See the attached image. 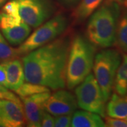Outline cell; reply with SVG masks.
<instances>
[{
    "instance_id": "obj_5",
    "label": "cell",
    "mask_w": 127,
    "mask_h": 127,
    "mask_svg": "<svg viewBox=\"0 0 127 127\" xmlns=\"http://www.w3.org/2000/svg\"><path fill=\"white\" fill-rule=\"evenodd\" d=\"M68 26V18L64 14H57L51 17L36 28L35 31L20 45L17 49L18 55H26L57 39L67 29Z\"/></svg>"
},
{
    "instance_id": "obj_29",
    "label": "cell",
    "mask_w": 127,
    "mask_h": 127,
    "mask_svg": "<svg viewBox=\"0 0 127 127\" xmlns=\"http://www.w3.org/2000/svg\"><path fill=\"white\" fill-rule=\"evenodd\" d=\"M125 4V6H127V2H126V3H125V4Z\"/></svg>"
},
{
    "instance_id": "obj_24",
    "label": "cell",
    "mask_w": 127,
    "mask_h": 127,
    "mask_svg": "<svg viewBox=\"0 0 127 127\" xmlns=\"http://www.w3.org/2000/svg\"><path fill=\"white\" fill-rule=\"evenodd\" d=\"M40 127H55V117L51 114L45 111L41 118Z\"/></svg>"
},
{
    "instance_id": "obj_26",
    "label": "cell",
    "mask_w": 127,
    "mask_h": 127,
    "mask_svg": "<svg viewBox=\"0 0 127 127\" xmlns=\"http://www.w3.org/2000/svg\"><path fill=\"white\" fill-rule=\"evenodd\" d=\"M57 1L60 4H62L67 8H71L75 6L80 1V0H57Z\"/></svg>"
},
{
    "instance_id": "obj_12",
    "label": "cell",
    "mask_w": 127,
    "mask_h": 127,
    "mask_svg": "<svg viewBox=\"0 0 127 127\" xmlns=\"http://www.w3.org/2000/svg\"><path fill=\"white\" fill-rule=\"evenodd\" d=\"M71 127H104L106 124L99 114L83 109L76 110L73 113Z\"/></svg>"
},
{
    "instance_id": "obj_14",
    "label": "cell",
    "mask_w": 127,
    "mask_h": 127,
    "mask_svg": "<svg viewBox=\"0 0 127 127\" xmlns=\"http://www.w3.org/2000/svg\"><path fill=\"white\" fill-rule=\"evenodd\" d=\"M106 107V113L112 118H127V96L113 93Z\"/></svg>"
},
{
    "instance_id": "obj_11",
    "label": "cell",
    "mask_w": 127,
    "mask_h": 127,
    "mask_svg": "<svg viewBox=\"0 0 127 127\" xmlns=\"http://www.w3.org/2000/svg\"><path fill=\"white\" fill-rule=\"evenodd\" d=\"M6 71L7 88L16 91L25 81L23 62L17 59L9 60L1 64Z\"/></svg>"
},
{
    "instance_id": "obj_7",
    "label": "cell",
    "mask_w": 127,
    "mask_h": 127,
    "mask_svg": "<svg viewBox=\"0 0 127 127\" xmlns=\"http://www.w3.org/2000/svg\"><path fill=\"white\" fill-rule=\"evenodd\" d=\"M22 21L36 28L55 14V6L52 0H16Z\"/></svg>"
},
{
    "instance_id": "obj_22",
    "label": "cell",
    "mask_w": 127,
    "mask_h": 127,
    "mask_svg": "<svg viewBox=\"0 0 127 127\" xmlns=\"http://www.w3.org/2000/svg\"><path fill=\"white\" fill-rule=\"evenodd\" d=\"M0 100H10L17 102H21L16 95L9 91L7 88L1 85H0Z\"/></svg>"
},
{
    "instance_id": "obj_16",
    "label": "cell",
    "mask_w": 127,
    "mask_h": 127,
    "mask_svg": "<svg viewBox=\"0 0 127 127\" xmlns=\"http://www.w3.org/2000/svg\"><path fill=\"white\" fill-rule=\"evenodd\" d=\"M114 89L120 95L127 94V55H124L114 82Z\"/></svg>"
},
{
    "instance_id": "obj_18",
    "label": "cell",
    "mask_w": 127,
    "mask_h": 127,
    "mask_svg": "<svg viewBox=\"0 0 127 127\" xmlns=\"http://www.w3.org/2000/svg\"><path fill=\"white\" fill-rule=\"evenodd\" d=\"M15 92L22 99L28 96L41 93L50 92V89L45 86L26 82V83H23L16 91H15Z\"/></svg>"
},
{
    "instance_id": "obj_2",
    "label": "cell",
    "mask_w": 127,
    "mask_h": 127,
    "mask_svg": "<svg viewBox=\"0 0 127 127\" xmlns=\"http://www.w3.org/2000/svg\"><path fill=\"white\" fill-rule=\"evenodd\" d=\"M121 9L118 3L107 0L91 16L86 28V37L95 47L109 48L115 44Z\"/></svg>"
},
{
    "instance_id": "obj_15",
    "label": "cell",
    "mask_w": 127,
    "mask_h": 127,
    "mask_svg": "<svg viewBox=\"0 0 127 127\" xmlns=\"http://www.w3.org/2000/svg\"><path fill=\"white\" fill-rule=\"evenodd\" d=\"M104 0H80L73 13V18L76 23L85 21L94 13Z\"/></svg>"
},
{
    "instance_id": "obj_1",
    "label": "cell",
    "mask_w": 127,
    "mask_h": 127,
    "mask_svg": "<svg viewBox=\"0 0 127 127\" xmlns=\"http://www.w3.org/2000/svg\"><path fill=\"white\" fill-rule=\"evenodd\" d=\"M70 43L67 37H60L26 54L22 58L25 81L52 90L64 88Z\"/></svg>"
},
{
    "instance_id": "obj_27",
    "label": "cell",
    "mask_w": 127,
    "mask_h": 127,
    "mask_svg": "<svg viewBox=\"0 0 127 127\" xmlns=\"http://www.w3.org/2000/svg\"><path fill=\"white\" fill-rule=\"evenodd\" d=\"M111 1H114L117 3H118L119 4H124L127 1V0H111Z\"/></svg>"
},
{
    "instance_id": "obj_19",
    "label": "cell",
    "mask_w": 127,
    "mask_h": 127,
    "mask_svg": "<svg viewBox=\"0 0 127 127\" xmlns=\"http://www.w3.org/2000/svg\"><path fill=\"white\" fill-rule=\"evenodd\" d=\"M18 56L19 55L17 49H14L9 45L4 35L0 32V62L3 63L16 59Z\"/></svg>"
},
{
    "instance_id": "obj_25",
    "label": "cell",
    "mask_w": 127,
    "mask_h": 127,
    "mask_svg": "<svg viewBox=\"0 0 127 127\" xmlns=\"http://www.w3.org/2000/svg\"><path fill=\"white\" fill-rule=\"evenodd\" d=\"M0 85L7 88V79L6 71L2 64H0Z\"/></svg>"
},
{
    "instance_id": "obj_23",
    "label": "cell",
    "mask_w": 127,
    "mask_h": 127,
    "mask_svg": "<svg viewBox=\"0 0 127 127\" xmlns=\"http://www.w3.org/2000/svg\"><path fill=\"white\" fill-rule=\"evenodd\" d=\"M106 127H127V120H123V119L105 117Z\"/></svg>"
},
{
    "instance_id": "obj_3",
    "label": "cell",
    "mask_w": 127,
    "mask_h": 127,
    "mask_svg": "<svg viewBox=\"0 0 127 127\" xmlns=\"http://www.w3.org/2000/svg\"><path fill=\"white\" fill-rule=\"evenodd\" d=\"M95 52L96 47L86 37L77 35L73 38L66 69V86L68 89L76 88L91 73Z\"/></svg>"
},
{
    "instance_id": "obj_9",
    "label": "cell",
    "mask_w": 127,
    "mask_h": 127,
    "mask_svg": "<svg viewBox=\"0 0 127 127\" xmlns=\"http://www.w3.org/2000/svg\"><path fill=\"white\" fill-rule=\"evenodd\" d=\"M50 95V92H45L22 98L23 112L27 127H40L41 118L43 112L45 111V103Z\"/></svg>"
},
{
    "instance_id": "obj_4",
    "label": "cell",
    "mask_w": 127,
    "mask_h": 127,
    "mask_svg": "<svg viewBox=\"0 0 127 127\" xmlns=\"http://www.w3.org/2000/svg\"><path fill=\"white\" fill-rule=\"evenodd\" d=\"M122 55L114 49L103 50L96 54L93 64V73L102 91L105 102L109 100L114 88V82Z\"/></svg>"
},
{
    "instance_id": "obj_17",
    "label": "cell",
    "mask_w": 127,
    "mask_h": 127,
    "mask_svg": "<svg viewBox=\"0 0 127 127\" xmlns=\"http://www.w3.org/2000/svg\"><path fill=\"white\" fill-rule=\"evenodd\" d=\"M115 44L119 50L127 52V10L120 15L119 19Z\"/></svg>"
},
{
    "instance_id": "obj_8",
    "label": "cell",
    "mask_w": 127,
    "mask_h": 127,
    "mask_svg": "<svg viewBox=\"0 0 127 127\" xmlns=\"http://www.w3.org/2000/svg\"><path fill=\"white\" fill-rule=\"evenodd\" d=\"M78 108L76 96L69 91L59 89L50 95L45 106L46 112L54 117L62 114H72Z\"/></svg>"
},
{
    "instance_id": "obj_20",
    "label": "cell",
    "mask_w": 127,
    "mask_h": 127,
    "mask_svg": "<svg viewBox=\"0 0 127 127\" xmlns=\"http://www.w3.org/2000/svg\"><path fill=\"white\" fill-rule=\"evenodd\" d=\"M23 21L21 16H13L3 13L0 11V29H4L17 26Z\"/></svg>"
},
{
    "instance_id": "obj_13",
    "label": "cell",
    "mask_w": 127,
    "mask_h": 127,
    "mask_svg": "<svg viewBox=\"0 0 127 127\" xmlns=\"http://www.w3.org/2000/svg\"><path fill=\"white\" fill-rule=\"evenodd\" d=\"M1 32L9 44L14 46L20 45L30 35L31 27L22 21L17 26L1 29Z\"/></svg>"
},
{
    "instance_id": "obj_21",
    "label": "cell",
    "mask_w": 127,
    "mask_h": 127,
    "mask_svg": "<svg viewBox=\"0 0 127 127\" xmlns=\"http://www.w3.org/2000/svg\"><path fill=\"white\" fill-rule=\"evenodd\" d=\"M72 114H62V115L56 116L55 117V127H71V119H72Z\"/></svg>"
},
{
    "instance_id": "obj_28",
    "label": "cell",
    "mask_w": 127,
    "mask_h": 127,
    "mask_svg": "<svg viewBox=\"0 0 127 127\" xmlns=\"http://www.w3.org/2000/svg\"><path fill=\"white\" fill-rule=\"evenodd\" d=\"M6 1H7V0H0V8L2 7V6L6 2Z\"/></svg>"
},
{
    "instance_id": "obj_10",
    "label": "cell",
    "mask_w": 127,
    "mask_h": 127,
    "mask_svg": "<svg viewBox=\"0 0 127 127\" xmlns=\"http://www.w3.org/2000/svg\"><path fill=\"white\" fill-rule=\"evenodd\" d=\"M26 119L21 102L0 100V127H21Z\"/></svg>"
},
{
    "instance_id": "obj_30",
    "label": "cell",
    "mask_w": 127,
    "mask_h": 127,
    "mask_svg": "<svg viewBox=\"0 0 127 127\" xmlns=\"http://www.w3.org/2000/svg\"></svg>"
},
{
    "instance_id": "obj_6",
    "label": "cell",
    "mask_w": 127,
    "mask_h": 127,
    "mask_svg": "<svg viewBox=\"0 0 127 127\" xmlns=\"http://www.w3.org/2000/svg\"><path fill=\"white\" fill-rule=\"evenodd\" d=\"M75 94L78 107L105 117L106 102L93 74L91 73L76 87Z\"/></svg>"
}]
</instances>
